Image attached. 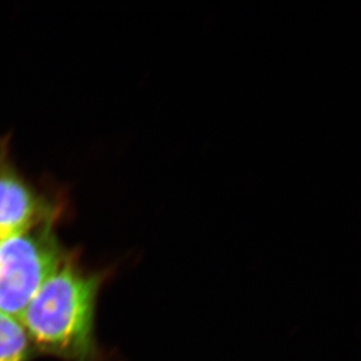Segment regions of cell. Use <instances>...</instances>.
Returning a JSON list of instances; mask_svg holds the SVG:
<instances>
[{
	"label": "cell",
	"instance_id": "obj_4",
	"mask_svg": "<svg viewBox=\"0 0 361 361\" xmlns=\"http://www.w3.org/2000/svg\"><path fill=\"white\" fill-rule=\"evenodd\" d=\"M32 345L23 324L0 312V361H27Z\"/></svg>",
	"mask_w": 361,
	"mask_h": 361
},
{
	"label": "cell",
	"instance_id": "obj_2",
	"mask_svg": "<svg viewBox=\"0 0 361 361\" xmlns=\"http://www.w3.org/2000/svg\"><path fill=\"white\" fill-rule=\"evenodd\" d=\"M51 221L0 240V312L20 319L44 283L66 261Z\"/></svg>",
	"mask_w": 361,
	"mask_h": 361
},
{
	"label": "cell",
	"instance_id": "obj_1",
	"mask_svg": "<svg viewBox=\"0 0 361 361\" xmlns=\"http://www.w3.org/2000/svg\"><path fill=\"white\" fill-rule=\"evenodd\" d=\"M108 271L88 273L66 259L25 309L23 324L32 348L66 361H99L96 307Z\"/></svg>",
	"mask_w": 361,
	"mask_h": 361
},
{
	"label": "cell",
	"instance_id": "obj_3",
	"mask_svg": "<svg viewBox=\"0 0 361 361\" xmlns=\"http://www.w3.org/2000/svg\"><path fill=\"white\" fill-rule=\"evenodd\" d=\"M51 221L40 197L10 169L0 170V240Z\"/></svg>",
	"mask_w": 361,
	"mask_h": 361
}]
</instances>
